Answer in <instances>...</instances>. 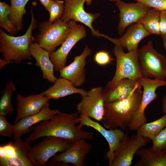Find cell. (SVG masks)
<instances>
[{
  "instance_id": "cell-27",
  "label": "cell",
  "mask_w": 166,
  "mask_h": 166,
  "mask_svg": "<svg viewBox=\"0 0 166 166\" xmlns=\"http://www.w3.org/2000/svg\"><path fill=\"white\" fill-rule=\"evenodd\" d=\"M16 88L13 81L7 82L2 90L0 99V115H6L14 110L12 101V97Z\"/></svg>"
},
{
  "instance_id": "cell-10",
  "label": "cell",
  "mask_w": 166,
  "mask_h": 166,
  "mask_svg": "<svg viewBox=\"0 0 166 166\" xmlns=\"http://www.w3.org/2000/svg\"><path fill=\"white\" fill-rule=\"evenodd\" d=\"M70 31L61 47L57 50L50 53L49 57L54 66V70L59 71L65 66L67 56L75 45L80 40L87 36L84 27L77 24L72 20Z\"/></svg>"
},
{
  "instance_id": "cell-39",
  "label": "cell",
  "mask_w": 166,
  "mask_h": 166,
  "mask_svg": "<svg viewBox=\"0 0 166 166\" xmlns=\"http://www.w3.org/2000/svg\"><path fill=\"white\" fill-rule=\"evenodd\" d=\"M93 0H85V2L87 5H90L91 4L92 1ZM111 1H115L117 2L121 1V0H109Z\"/></svg>"
},
{
  "instance_id": "cell-22",
  "label": "cell",
  "mask_w": 166,
  "mask_h": 166,
  "mask_svg": "<svg viewBox=\"0 0 166 166\" xmlns=\"http://www.w3.org/2000/svg\"><path fill=\"white\" fill-rule=\"evenodd\" d=\"M42 92L50 100H55L74 94L78 93L81 96L87 94V91L77 88L70 81L61 77L57 78L52 86Z\"/></svg>"
},
{
  "instance_id": "cell-7",
  "label": "cell",
  "mask_w": 166,
  "mask_h": 166,
  "mask_svg": "<svg viewBox=\"0 0 166 166\" xmlns=\"http://www.w3.org/2000/svg\"><path fill=\"white\" fill-rule=\"evenodd\" d=\"M137 82L143 87L142 96L137 110L128 127L131 132L136 131L146 122L145 110L148 105L157 97L156 90L159 87L166 86V81L142 77Z\"/></svg>"
},
{
  "instance_id": "cell-20",
  "label": "cell",
  "mask_w": 166,
  "mask_h": 166,
  "mask_svg": "<svg viewBox=\"0 0 166 166\" xmlns=\"http://www.w3.org/2000/svg\"><path fill=\"white\" fill-rule=\"evenodd\" d=\"M150 34L140 23H136L130 25L125 33L119 39L115 38L114 44L118 45L128 51L138 50V45L143 38Z\"/></svg>"
},
{
  "instance_id": "cell-5",
  "label": "cell",
  "mask_w": 166,
  "mask_h": 166,
  "mask_svg": "<svg viewBox=\"0 0 166 166\" xmlns=\"http://www.w3.org/2000/svg\"><path fill=\"white\" fill-rule=\"evenodd\" d=\"M138 57L143 77L166 81V57L154 48L151 41L138 49Z\"/></svg>"
},
{
  "instance_id": "cell-35",
  "label": "cell",
  "mask_w": 166,
  "mask_h": 166,
  "mask_svg": "<svg viewBox=\"0 0 166 166\" xmlns=\"http://www.w3.org/2000/svg\"><path fill=\"white\" fill-rule=\"evenodd\" d=\"M160 30L163 40L166 39V10L160 11Z\"/></svg>"
},
{
  "instance_id": "cell-11",
  "label": "cell",
  "mask_w": 166,
  "mask_h": 166,
  "mask_svg": "<svg viewBox=\"0 0 166 166\" xmlns=\"http://www.w3.org/2000/svg\"><path fill=\"white\" fill-rule=\"evenodd\" d=\"M65 9L60 19L62 21L69 22L72 20L80 22L91 30L93 36L102 37L109 40L110 38L100 33L92 26L93 23L100 15L99 13L92 14L85 11L84 8L85 0H64Z\"/></svg>"
},
{
  "instance_id": "cell-18",
  "label": "cell",
  "mask_w": 166,
  "mask_h": 166,
  "mask_svg": "<svg viewBox=\"0 0 166 166\" xmlns=\"http://www.w3.org/2000/svg\"><path fill=\"white\" fill-rule=\"evenodd\" d=\"M60 112L58 109H51L49 102L47 103L38 113L22 118L14 124L12 138L15 140L21 138L23 135L30 132L32 126L51 118Z\"/></svg>"
},
{
  "instance_id": "cell-15",
  "label": "cell",
  "mask_w": 166,
  "mask_h": 166,
  "mask_svg": "<svg viewBox=\"0 0 166 166\" xmlns=\"http://www.w3.org/2000/svg\"><path fill=\"white\" fill-rule=\"evenodd\" d=\"M92 52L86 45L81 54L76 56L72 62L59 71L61 77L70 81L76 87L81 86L86 81L85 59Z\"/></svg>"
},
{
  "instance_id": "cell-12",
  "label": "cell",
  "mask_w": 166,
  "mask_h": 166,
  "mask_svg": "<svg viewBox=\"0 0 166 166\" xmlns=\"http://www.w3.org/2000/svg\"><path fill=\"white\" fill-rule=\"evenodd\" d=\"M104 89L100 86L91 88L76 105L79 115H85L101 122L104 111Z\"/></svg>"
},
{
  "instance_id": "cell-38",
  "label": "cell",
  "mask_w": 166,
  "mask_h": 166,
  "mask_svg": "<svg viewBox=\"0 0 166 166\" xmlns=\"http://www.w3.org/2000/svg\"><path fill=\"white\" fill-rule=\"evenodd\" d=\"M14 62L11 61H9L6 60L1 58H0V70H1L5 65L13 63Z\"/></svg>"
},
{
  "instance_id": "cell-3",
  "label": "cell",
  "mask_w": 166,
  "mask_h": 166,
  "mask_svg": "<svg viewBox=\"0 0 166 166\" xmlns=\"http://www.w3.org/2000/svg\"><path fill=\"white\" fill-rule=\"evenodd\" d=\"M31 14L30 23L24 35L14 37L8 35L0 29V52L4 59L18 64L23 61L32 59L29 46L34 41L33 32L37 25L32 9Z\"/></svg>"
},
{
  "instance_id": "cell-28",
  "label": "cell",
  "mask_w": 166,
  "mask_h": 166,
  "mask_svg": "<svg viewBox=\"0 0 166 166\" xmlns=\"http://www.w3.org/2000/svg\"><path fill=\"white\" fill-rule=\"evenodd\" d=\"M166 127V114L149 123H145L136 130L137 133L149 138L151 140Z\"/></svg>"
},
{
  "instance_id": "cell-1",
  "label": "cell",
  "mask_w": 166,
  "mask_h": 166,
  "mask_svg": "<svg viewBox=\"0 0 166 166\" xmlns=\"http://www.w3.org/2000/svg\"><path fill=\"white\" fill-rule=\"evenodd\" d=\"M80 122L81 117L77 112L71 113L60 112L51 118L32 126V132L25 140L30 144L47 136L64 139L72 143L81 139L92 140L93 132L84 131L80 124L76 125Z\"/></svg>"
},
{
  "instance_id": "cell-32",
  "label": "cell",
  "mask_w": 166,
  "mask_h": 166,
  "mask_svg": "<svg viewBox=\"0 0 166 166\" xmlns=\"http://www.w3.org/2000/svg\"><path fill=\"white\" fill-rule=\"evenodd\" d=\"M6 117L0 115V136L11 138L13 135L14 124L8 122Z\"/></svg>"
},
{
  "instance_id": "cell-19",
  "label": "cell",
  "mask_w": 166,
  "mask_h": 166,
  "mask_svg": "<svg viewBox=\"0 0 166 166\" xmlns=\"http://www.w3.org/2000/svg\"><path fill=\"white\" fill-rule=\"evenodd\" d=\"M29 50L36 61V65L40 68L42 72L43 78L54 83L57 78L54 75V66L50 58V52L36 42L30 45Z\"/></svg>"
},
{
  "instance_id": "cell-16",
  "label": "cell",
  "mask_w": 166,
  "mask_h": 166,
  "mask_svg": "<svg viewBox=\"0 0 166 166\" xmlns=\"http://www.w3.org/2000/svg\"><path fill=\"white\" fill-rule=\"evenodd\" d=\"M92 148V145L85 139H80L72 143L64 152L53 157L51 161L71 163L76 166H85V160Z\"/></svg>"
},
{
  "instance_id": "cell-8",
  "label": "cell",
  "mask_w": 166,
  "mask_h": 166,
  "mask_svg": "<svg viewBox=\"0 0 166 166\" xmlns=\"http://www.w3.org/2000/svg\"><path fill=\"white\" fill-rule=\"evenodd\" d=\"M151 140L149 138L137 133L130 137L128 133H125L114 152L111 166H130L137 152Z\"/></svg>"
},
{
  "instance_id": "cell-14",
  "label": "cell",
  "mask_w": 166,
  "mask_h": 166,
  "mask_svg": "<svg viewBox=\"0 0 166 166\" xmlns=\"http://www.w3.org/2000/svg\"><path fill=\"white\" fill-rule=\"evenodd\" d=\"M116 5L119 11L120 21L117 29L120 35L127 27L137 22L150 8L138 2L127 3L121 0L116 2Z\"/></svg>"
},
{
  "instance_id": "cell-34",
  "label": "cell",
  "mask_w": 166,
  "mask_h": 166,
  "mask_svg": "<svg viewBox=\"0 0 166 166\" xmlns=\"http://www.w3.org/2000/svg\"><path fill=\"white\" fill-rule=\"evenodd\" d=\"M142 3L147 7L160 11L166 10V0H132Z\"/></svg>"
},
{
  "instance_id": "cell-29",
  "label": "cell",
  "mask_w": 166,
  "mask_h": 166,
  "mask_svg": "<svg viewBox=\"0 0 166 166\" xmlns=\"http://www.w3.org/2000/svg\"><path fill=\"white\" fill-rule=\"evenodd\" d=\"M10 11V5L5 2H0V26L10 35L13 36L16 34L19 31L12 24L9 18Z\"/></svg>"
},
{
  "instance_id": "cell-31",
  "label": "cell",
  "mask_w": 166,
  "mask_h": 166,
  "mask_svg": "<svg viewBox=\"0 0 166 166\" xmlns=\"http://www.w3.org/2000/svg\"><path fill=\"white\" fill-rule=\"evenodd\" d=\"M153 150L158 151L166 149V127L163 128L151 140Z\"/></svg>"
},
{
  "instance_id": "cell-25",
  "label": "cell",
  "mask_w": 166,
  "mask_h": 166,
  "mask_svg": "<svg viewBox=\"0 0 166 166\" xmlns=\"http://www.w3.org/2000/svg\"><path fill=\"white\" fill-rule=\"evenodd\" d=\"M160 13L159 10L150 8L147 13L136 23L141 24L150 34L160 35Z\"/></svg>"
},
{
  "instance_id": "cell-9",
  "label": "cell",
  "mask_w": 166,
  "mask_h": 166,
  "mask_svg": "<svg viewBox=\"0 0 166 166\" xmlns=\"http://www.w3.org/2000/svg\"><path fill=\"white\" fill-rule=\"evenodd\" d=\"M34 146H30V152L37 166H45L51 158L59 152H63L72 144L70 141L53 136L45 137Z\"/></svg>"
},
{
  "instance_id": "cell-36",
  "label": "cell",
  "mask_w": 166,
  "mask_h": 166,
  "mask_svg": "<svg viewBox=\"0 0 166 166\" xmlns=\"http://www.w3.org/2000/svg\"><path fill=\"white\" fill-rule=\"evenodd\" d=\"M46 10L49 11L51 0H39Z\"/></svg>"
},
{
  "instance_id": "cell-30",
  "label": "cell",
  "mask_w": 166,
  "mask_h": 166,
  "mask_svg": "<svg viewBox=\"0 0 166 166\" xmlns=\"http://www.w3.org/2000/svg\"><path fill=\"white\" fill-rule=\"evenodd\" d=\"M65 9L64 1L60 0H51L49 10L48 22L53 23L58 18H61Z\"/></svg>"
},
{
  "instance_id": "cell-13",
  "label": "cell",
  "mask_w": 166,
  "mask_h": 166,
  "mask_svg": "<svg viewBox=\"0 0 166 166\" xmlns=\"http://www.w3.org/2000/svg\"><path fill=\"white\" fill-rule=\"evenodd\" d=\"M80 116L81 122L79 124L81 125L93 128L101 134L107 141L109 149L105 152L103 157L108 160L109 165L111 166L113 159L114 152L124 135V131L119 128L107 130L86 115H83Z\"/></svg>"
},
{
  "instance_id": "cell-2",
  "label": "cell",
  "mask_w": 166,
  "mask_h": 166,
  "mask_svg": "<svg viewBox=\"0 0 166 166\" xmlns=\"http://www.w3.org/2000/svg\"><path fill=\"white\" fill-rule=\"evenodd\" d=\"M138 82L127 97L109 103H105L104 114L101 122L108 129L119 128L123 131L128 128L141 100L143 91Z\"/></svg>"
},
{
  "instance_id": "cell-17",
  "label": "cell",
  "mask_w": 166,
  "mask_h": 166,
  "mask_svg": "<svg viewBox=\"0 0 166 166\" xmlns=\"http://www.w3.org/2000/svg\"><path fill=\"white\" fill-rule=\"evenodd\" d=\"M16 99L17 115L15 118V123L22 118L38 113L50 100L42 92L27 97L17 93Z\"/></svg>"
},
{
  "instance_id": "cell-33",
  "label": "cell",
  "mask_w": 166,
  "mask_h": 166,
  "mask_svg": "<svg viewBox=\"0 0 166 166\" xmlns=\"http://www.w3.org/2000/svg\"><path fill=\"white\" fill-rule=\"evenodd\" d=\"M94 59L96 63L100 65H105L111 62L113 59L109 53L105 50H100L95 54Z\"/></svg>"
},
{
  "instance_id": "cell-24",
  "label": "cell",
  "mask_w": 166,
  "mask_h": 166,
  "mask_svg": "<svg viewBox=\"0 0 166 166\" xmlns=\"http://www.w3.org/2000/svg\"><path fill=\"white\" fill-rule=\"evenodd\" d=\"M136 155L140 159L135 166H166V149L155 151L151 147L143 148Z\"/></svg>"
},
{
  "instance_id": "cell-4",
  "label": "cell",
  "mask_w": 166,
  "mask_h": 166,
  "mask_svg": "<svg viewBox=\"0 0 166 166\" xmlns=\"http://www.w3.org/2000/svg\"><path fill=\"white\" fill-rule=\"evenodd\" d=\"M138 50H131L125 53L120 45H115L113 51L116 58V70L114 77L109 81L106 88L114 89L123 79L137 81L143 77L139 64Z\"/></svg>"
},
{
  "instance_id": "cell-6",
  "label": "cell",
  "mask_w": 166,
  "mask_h": 166,
  "mask_svg": "<svg viewBox=\"0 0 166 166\" xmlns=\"http://www.w3.org/2000/svg\"><path fill=\"white\" fill-rule=\"evenodd\" d=\"M39 33L34 38V41L50 53L61 45L68 36L71 29L70 22L66 23L60 18L53 23L43 21L38 26Z\"/></svg>"
},
{
  "instance_id": "cell-26",
  "label": "cell",
  "mask_w": 166,
  "mask_h": 166,
  "mask_svg": "<svg viewBox=\"0 0 166 166\" xmlns=\"http://www.w3.org/2000/svg\"><path fill=\"white\" fill-rule=\"evenodd\" d=\"M29 0H10L11 11L9 18L18 31L23 28V17L26 13L25 6Z\"/></svg>"
},
{
  "instance_id": "cell-21",
  "label": "cell",
  "mask_w": 166,
  "mask_h": 166,
  "mask_svg": "<svg viewBox=\"0 0 166 166\" xmlns=\"http://www.w3.org/2000/svg\"><path fill=\"white\" fill-rule=\"evenodd\" d=\"M17 147L16 156L11 158L0 159V166H37L30 152V144L21 138L14 140Z\"/></svg>"
},
{
  "instance_id": "cell-37",
  "label": "cell",
  "mask_w": 166,
  "mask_h": 166,
  "mask_svg": "<svg viewBox=\"0 0 166 166\" xmlns=\"http://www.w3.org/2000/svg\"><path fill=\"white\" fill-rule=\"evenodd\" d=\"M162 110L163 113L166 114V95L164 96L162 100Z\"/></svg>"
},
{
  "instance_id": "cell-23",
  "label": "cell",
  "mask_w": 166,
  "mask_h": 166,
  "mask_svg": "<svg viewBox=\"0 0 166 166\" xmlns=\"http://www.w3.org/2000/svg\"><path fill=\"white\" fill-rule=\"evenodd\" d=\"M138 84L137 81L128 78L120 81L115 88L104 89L105 103L113 102L128 96Z\"/></svg>"
},
{
  "instance_id": "cell-40",
  "label": "cell",
  "mask_w": 166,
  "mask_h": 166,
  "mask_svg": "<svg viewBox=\"0 0 166 166\" xmlns=\"http://www.w3.org/2000/svg\"><path fill=\"white\" fill-rule=\"evenodd\" d=\"M163 41L164 46L166 51V39H163Z\"/></svg>"
}]
</instances>
